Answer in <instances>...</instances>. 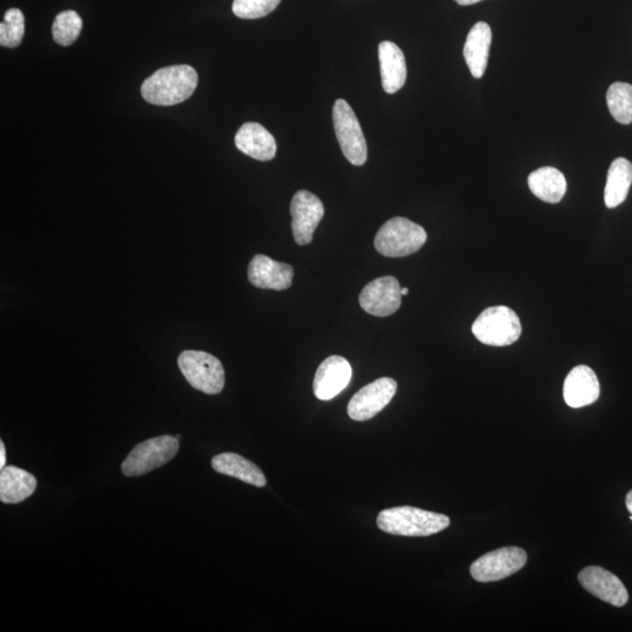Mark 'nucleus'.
I'll return each mask as SVG.
<instances>
[{
	"mask_svg": "<svg viewBox=\"0 0 632 632\" xmlns=\"http://www.w3.org/2000/svg\"><path fill=\"white\" fill-rule=\"evenodd\" d=\"M528 187L542 202L556 204L566 194L567 181L560 170L544 167L528 176Z\"/></svg>",
	"mask_w": 632,
	"mask_h": 632,
	"instance_id": "21",
	"label": "nucleus"
},
{
	"mask_svg": "<svg viewBox=\"0 0 632 632\" xmlns=\"http://www.w3.org/2000/svg\"><path fill=\"white\" fill-rule=\"evenodd\" d=\"M402 297V287L398 280L394 277H382L363 288L360 305L368 314L386 318L400 309Z\"/></svg>",
	"mask_w": 632,
	"mask_h": 632,
	"instance_id": "11",
	"label": "nucleus"
},
{
	"mask_svg": "<svg viewBox=\"0 0 632 632\" xmlns=\"http://www.w3.org/2000/svg\"><path fill=\"white\" fill-rule=\"evenodd\" d=\"M472 333L486 346L506 347L519 340L522 327L519 316L511 308L494 306L478 316Z\"/></svg>",
	"mask_w": 632,
	"mask_h": 632,
	"instance_id": "4",
	"label": "nucleus"
},
{
	"mask_svg": "<svg viewBox=\"0 0 632 632\" xmlns=\"http://www.w3.org/2000/svg\"><path fill=\"white\" fill-rule=\"evenodd\" d=\"M37 489V479L30 472L8 466L0 472V500L4 504H19Z\"/></svg>",
	"mask_w": 632,
	"mask_h": 632,
	"instance_id": "20",
	"label": "nucleus"
},
{
	"mask_svg": "<svg viewBox=\"0 0 632 632\" xmlns=\"http://www.w3.org/2000/svg\"><path fill=\"white\" fill-rule=\"evenodd\" d=\"M178 367L192 388L204 394H221L225 386L223 364L216 356L197 350H185L178 356Z\"/></svg>",
	"mask_w": 632,
	"mask_h": 632,
	"instance_id": "5",
	"label": "nucleus"
},
{
	"mask_svg": "<svg viewBox=\"0 0 632 632\" xmlns=\"http://www.w3.org/2000/svg\"><path fill=\"white\" fill-rule=\"evenodd\" d=\"M333 122L343 155L353 166L361 167L367 162L368 148L359 120L346 100H336L333 107Z\"/></svg>",
	"mask_w": 632,
	"mask_h": 632,
	"instance_id": "7",
	"label": "nucleus"
},
{
	"mask_svg": "<svg viewBox=\"0 0 632 632\" xmlns=\"http://www.w3.org/2000/svg\"><path fill=\"white\" fill-rule=\"evenodd\" d=\"M527 563V553L519 547H504L487 553L474 561L470 573L474 580L482 583L506 579Z\"/></svg>",
	"mask_w": 632,
	"mask_h": 632,
	"instance_id": "8",
	"label": "nucleus"
},
{
	"mask_svg": "<svg viewBox=\"0 0 632 632\" xmlns=\"http://www.w3.org/2000/svg\"><path fill=\"white\" fill-rule=\"evenodd\" d=\"M198 74L189 65L161 68L143 82V99L156 106H175L195 93Z\"/></svg>",
	"mask_w": 632,
	"mask_h": 632,
	"instance_id": "1",
	"label": "nucleus"
},
{
	"mask_svg": "<svg viewBox=\"0 0 632 632\" xmlns=\"http://www.w3.org/2000/svg\"><path fill=\"white\" fill-rule=\"evenodd\" d=\"M211 465L216 472L242 480L244 483L256 487H265L267 484L264 472L249 459H245L237 453H221V455L212 458Z\"/></svg>",
	"mask_w": 632,
	"mask_h": 632,
	"instance_id": "19",
	"label": "nucleus"
},
{
	"mask_svg": "<svg viewBox=\"0 0 632 632\" xmlns=\"http://www.w3.org/2000/svg\"><path fill=\"white\" fill-rule=\"evenodd\" d=\"M397 382L390 377H382L367 384L353 396L348 404V415L353 421L364 422L374 418L393 400Z\"/></svg>",
	"mask_w": 632,
	"mask_h": 632,
	"instance_id": "9",
	"label": "nucleus"
},
{
	"mask_svg": "<svg viewBox=\"0 0 632 632\" xmlns=\"http://www.w3.org/2000/svg\"><path fill=\"white\" fill-rule=\"evenodd\" d=\"M625 504H627L628 511L632 515V490L627 494V499H625Z\"/></svg>",
	"mask_w": 632,
	"mask_h": 632,
	"instance_id": "29",
	"label": "nucleus"
},
{
	"mask_svg": "<svg viewBox=\"0 0 632 632\" xmlns=\"http://www.w3.org/2000/svg\"><path fill=\"white\" fill-rule=\"evenodd\" d=\"M449 526L450 519L446 515L411 506L388 508L377 517L381 531L401 537H430Z\"/></svg>",
	"mask_w": 632,
	"mask_h": 632,
	"instance_id": "2",
	"label": "nucleus"
},
{
	"mask_svg": "<svg viewBox=\"0 0 632 632\" xmlns=\"http://www.w3.org/2000/svg\"><path fill=\"white\" fill-rule=\"evenodd\" d=\"M281 0H235L232 11L238 18L258 19L270 15Z\"/></svg>",
	"mask_w": 632,
	"mask_h": 632,
	"instance_id": "26",
	"label": "nucleus"
},
{
	"mask_svg": "<svg viewBox=\"0 0 632 632\" xmlns=\"http://www.w3.org/2000/svg\"><path fill=\"white\" fill-rule=\"evenodd\" d=\"M427 232L407 218L395 217L384 223L375 237V249L384 257H408L422 249Z\"/></svg>",
	"mask_w": 632,
	"mask_h": 632,
	"instance_id": "3",
	"label": "nucleus"
},
{
	"mask_svg": "<svg viewBox=\"0 0 632 632\" xmlns=\"http://www.w3.org/2000/svg\"><path fill=\"white\" fill-rule=\"evenodd\" d=\"M455 2H457L459 5L467 6L477 4L479 2H482V0H455Z\"/></svg>",
	"mask_w": 632,
	"mask_h": 632,
	"instance_id": "28",
	"label": "nucleus"
},
{
	"mask_svg": "<svg viewBox=\"0 0 632 632\" xmlns=\"http://www.w3.org/2000/svg\"><path fill=\"white\" fill-rule=\"evenodd\" d=\"M292 230L299 245L312 243L314 232L325 216L321 199L307 190H300L291 202Z\"/></svg>",
	"mask_w": 632,
	"mask_h": 632,
	"instance_id": "10",
	"label": "nucleus"
},
{
	"mask_svg": "<svg viewBox=\"0 0 632 632\" xmlns=\"http://www.w3.org/2000/svg\"><path fill=\"white\" fill-rule=\"evenodd\" d=\"M353 369L345 357L333 355L320 364L316 370L313 390L320 401H329L348 387Z\"/></svg>",
	"mask_w": 632,
	"mask_h": 632,
	"instance_id": "12",
	"label": "nucleus"
},
{
	"mask_svg": "<svg viewBox=\"0 0 632 632\" xmlns=\"http://www.w3.org/2000/svg\"><path fill=\"white\" fill-rule=\"evenodd\" d=\"M82 19L75 11H64L54 19L53 39L61 46H70L80 36Z\"/></svg>",
	"mask_w": 632,
	"mask_h": 632,
	"instance_id": "24",
	"label": "nucleus"
},
{
	"mask_svg": "<svg viewBox=\"0 0 632 632\" xmlns=\"http://www.w3.org/2000/svg\"><path fill=\"white\" fill-rule=\"evenodd\" d=\"M180 450V441L173 436L148 439L136 445L121 469L126 477H140L171 462Z\"/></svg>",
	"mask_w": 632,
	"mask_h": 632,
	"instance_id": "6",
	"label": "nucleus"
},
{
	"mask_svg": "<svg viewBox=\"0 0 632 632\" xmlns=\"http://www.w3.org/2000/svg\"><path fill=\"white\" fill-rule=\"evenodd\" d=\"M492 43V30L489 24L479 22L467 34L464 46V58L472 77L483 78L489 61Z\"/></svg>",
	"mask_w": 632,
	"mask_h": 632,
	"instance_id": "17",
	"label": "nucleus"
},
{
	"mask_svg": "<svg viewBox=\"0 0 632 632\" xmlns=\"http://www.w3.org/2000/svg\"><path fill=\"white\" fill-rule=\"evenodd\" d=\"M408 293H409V288L403 287L402 288V295H407Z\"/></svg>",
	"mask_w": 632,
	"mask_h": 632,
	"instance_id": "30",
	"label": "nucleus"
},
{
	"mask_svg": "<svg viewBox=\"0 0 632 632\" xmlns=\"http://www.w3.org/2000/svg\"><path fill=\"white\" fill-rule=\"evenodd\" d=\"M607 105L613 118L621 125L632 122V85L615 82L608 89Z\"/></svg>",
	"mask_w": 632,
	"mask_h": 632,
	"instance_id": "23",
	"label": "nucleus"
},
{
	"mask_svg": "<svg viewBox=\"0 0 632 632\" xmlns=\"http://www.w3.org/2000/svg\"><path fill=\"white\" fill-rule=\"evenodd\" d=\"M601 387L592 368L577 366L570 372L563 386V397L570 408L579 409L599 400Z\"/></svg>",
	"mask_w": 632,
	"mask_h": 632,
	"instance_id": "15",
	"label": "nucleus"
},
{
	"mask_svg": "<svg viewBox=\"0 0 632 632\" xmlns=\"http://www.w3.org/2000/svg\"><path fill=\"white\" fill-rule=\"evenodd\" d=\"M25 34V18L19 9L6 11L4 23L0 24V45L15 48L22 44Z\"/></svg>",
	"mask_w": 632,
	"mask_h": 632,
	"instance_id": "25",
	"label": "nucleus"
},
{
	"mask_svg": "<svg viewBox=\"0 0 632 632\" xmlns=\"http://www.w3.org/2000/svg\"><path fill=\"white\" fill-rule=\"evenodd\" d=\"M379 59L384 92L394 94L400 91L407 81V63L401 48L391 41H382Z\"/></svg>",
	"mask_w": 632,
	"mask_h": 632,
	"instance_id": "18",
	"label": "nucleus"
},
{
	"mask_svg": "<svg viewBox=\"0 0 632 632\" xmlns=\"http://www.w3.org/2000/svg\"><path fill=\"white\" fill-rule=\"evenodd\" d=\"M247 276L250 283L261 290L284 291L292 286L294 269L290 264L257 254L251 260Z\"/></svg>",
	"mask_w": 632,
	"mask_h": 632,
	"instance_id": "14",
	"label": "nucleus"
},
{
	"mask_svg": "<svg viewBox=\"0 0 632 632\" xmlns=\"http://www.w3.org/2000/svg\"><path fill=\"white\" fill-rule=\"evenodd\" d=\"M581 586L597 599L614 607H624L629 601L627 588L616 575L599 566H590L579 573Z\"/></svg>",
	"mask_w": 632,
	"mask_h": 632,
	"instance_id": "13",
	"label": "nucleus"
},
{
	"mask_svg": "<svg viewBox=\"0 0 632 632\" xmlns=\"http://www.w3.org/2000/svg\"><path fill=\"white\" fill-rule=\"evenodd\" d=\"M632 184V164L627 158H617L608 171L604 202L607 208L615 209L627 199Z\"/></svg>",
	"mask_w": 632,
	"mask_h": 632,
	"instance_id": "22",
	"label": "nucleus"
},
{
	"mask_svg": "<svg viewBox=\"0 0 632 632\" xmlns=\"http://www.w3.org/2000/svg\"><path fill=\"white\" fill-rule=\"evenodd\" d=\"M236 147L247 156L261 162L271 161L277 155V142L272 134L256 122L240 127L235 137Z\"/></svg>",
	"mask_w": 632,
	"mask_h": 632,
	"instance_id": "16",
	"label": "nucleus"
},
{
	"mask_svg": "<svg viewBox=\"0 0 632 632\" xmlns=\"http://www.w3.org/2000/svg\"><path fill=\"white\" fill-rule=\"evenodd\" d=\"M6 463L5 445L0 442V469H4Z\"/></svg>",
	"mask_w": 632,
	"mask_h": 632,
	"instance_id": "27",
	"label": "nucleus"
}]
</instances>
